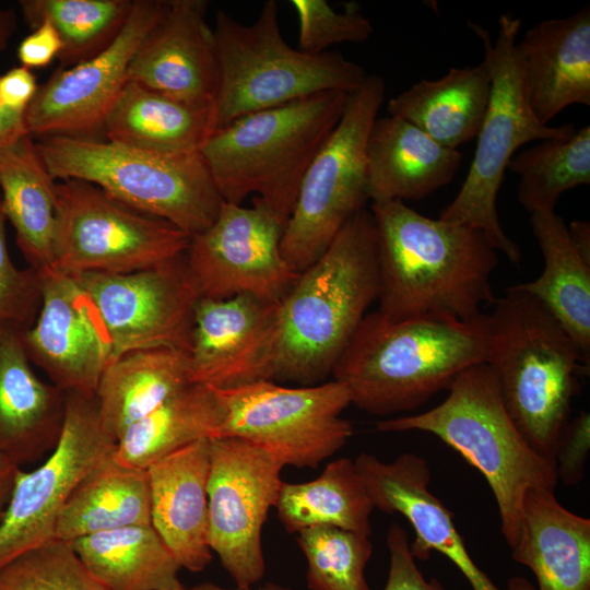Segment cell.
I'll list each match as a JSON object with an SVG mask.
<instances>
[{
  "instance_id": "6da1fadb",
  "label": "cell",
  "mask_w": 590,
  "mask_h": 590,
  "mask_svg": "<svg viewBox=\"0 0 590 590\" xmlns=\"http://www.w3.org/2000/svg\"><path fill=\"white\" fill-rule=\"evenodd\" d=\"M369 210L377 228L382 316L471 320L494 304L497 250L483 232L427 217L400 200L371 203Z\"/></svg>"
},
{
  "instance_id": "7a4b0ae2",
  "label": "cell",
  "mask_w": 590,
  "mask_h": 590,
  "mask_svg": "<svg viewBox=\"0 0 590 590\" xmlns=\"http://www.w3.org/2000/svg\"><path fill=\"white\" fill-rule=\"evenodd\" d=\"M487 315L471 320L423 316L393 321L367 314L338 362L333 380L352 404L375 415L423 405L465 368L485 363Z\"/></svg>"
},
{
  "instance_id": "3957f363",
  "label": "cell",
  "mask_w": 590,
  "mask_h": 590,
  "mask_svg": "<svg viewBox=\"0 0 590 590\" xmlns=\"http://www.w3.org/2000/svg\"><path fill=\"white\" fill-rule=\"evenodd\" d=\"M380 291L377 228L355 214L281 300L275 380L316 385L333 367Z\"/></svg>"
},
{
  "instance_id": "277c9868",
  "label": "cell",
  "mask_w": 590,
  "mask_h": 590,
  "mask_svg": "<svg viewBox=\"0 0 590 590\" xmlns=\"http://www.w3.org/2000/svg\"><path fill=\"white\" fill-rule=\"evenodd\" d=\"M506 292L487 315L485 363L518 429L536 452L554 460L578 375L589 362L540 300L515 285Z\"/></svg>"
},
{
  "instance_id": "5b68a950",
  "label": "cell",
  "mask_w": 590,
  "mask_h": 590,
  "mask_svg": "<svg viewBox=\"0 0 590 590\" xmlns=\"http://www.w3.org/2000/svg\"><path fill=\"white\" fill-rule=\"evenodd\" d=\"M376 429L426 432L459 452L492 489L502 534L510 547L528 492L554 491L558 482L554 460L536 452L510 417L486 363L462 370L440 404L420 414L378 421Z\"/></svg>"
},
{
  "instance_id": "8992f818",
  "label": "cell",
  "mask_w": 590,
  "mask_h": 590,
  "mask_svg": "<svg viewBox=\"0 0 590 590\" xmlns=\"http://www.w3.org/2000/svg\"><path fill=\"white\" fill-rule=\"evenodd\" d=\"M349 94L317 93L215 129L200 154L224 202L250 194L288 220L303 178L340 121Z\"/></svg>"
},
{
  "instance_id": "52a82bcc",
  "label": "cell",
  "mask_w": 590,
  "mask_h": 590,
  "mask_svg": "<svg viewBox=\"0 0 590 590\" xmlns=\"http://www.w3.org/2000/svg\"><path fill=\"white\" fill-rule=\"evenodd\" d=\"M213 33L217 62L214 130L317 93L351 94L367 76L362 66L339 52L309 55L290 46L282 36L274 0L266 1L249 25L220 10Z\"/></svg>"
},
{
  "instance_id": "ba28073f",
  "label": "cell",
  "mask_w": 590,
  "mask_h": 590,
  "mask_svg": "<svg viewBox=\"0 0 590 590\" xmlns=\"http://www.w3.org/2000/svg\"><path fill=\"white\" fill-rule=\"evenodd\" d=\"M36 146L55 179L90 182L190 237L214 222L223 203L200 151L161 154L73 135L43 137Z\"/></svg>"
},
{
  "instance_id": "9c48e42d",
  "label": "cell",
  "mask_w": 590,
  "mask_h": 590,
  "mask_svg": "<svg viewBox=\"0 0 590 590\" xmlns=\"http://www.w3.org/2000/svg\"><path fill=\"white\" fill-rule=\"evenodd\" d=\"M484 44L492 66V91L476 134V148L467 177L439 219L479 229L512 263L521 261L519 245L503 229L497 196L505 170L516 151L531 141L570 135L576 127L542 123L529 104L522 63L517 49L521 20L503 14L495 43L485 28L470 24Z\"/></svg>"
},
{
  "instance_id": "30bf717a",
  "label": "cell",
  "mask_w": 590,
  "mask_h": 590,
  "mask_svg": "<svg viewBox=\"0 0 590 590\" xmlns=\"http://www.w3.org/2000/svg\"><path fill=\"white\" fill-rule=\"evenodd\" d=\"M386 97L385 80L367 74L349 94L337 127L311 161L286 222L281 251L298 273L314 263L369 200L366 144Z\"/></svg>"
},
{
  "instance_id": "8fae6325",
  "label": "cell",
  "mask_w": 590,
  "mask_h": 590,
  "mask_svg": "<svg viewBox=\"0 0 590 590\" xmlns=\"http://www.w3.org/2000/svg\"><path fill=\"white\" fill-rule=\"evenodd\" d=\"M214 390L223 420L213 438L248 441L283 467L315 469L353 435L351 422L341 416L352 397L347 387L335 380L302 387L266 380Z\"/></svg>"
},
{
  "instance_id": "7c38bea8",
  "label": "cell",
  "mask_w": 590,
  "mask_h": 590,
  "mask_svg": "<svg viewBox=\"0 0 590 590\" xmlns=\"http://www.w3.org/2000/svg\"><path fill=\"white\" fill-rule=\"evenodd\" d=\"M57 238L54 269L129 273L184 255L190 236L140 213L79 179L56 182Z\"/></svg>"
},
{
  "instance_id": "4fadbf2b",
  "label": "cell",
  "mask_w": 590,
  "mask_h": 590,
  "mask_svg": "<svg viewBox=\"0 0 590 590\" xmlns=\"http://www.w3.org/2000/svg\"><path fill=\"white\" fill-rule=\"evenodd\" d=\"M286 222L258 197L251 206L223 201L214 222L190 237L185 252L200 298L248 294L281 302L299 276L281 251Z\"/></svg>"
},
{
  "instance_id": "5bb4252c",
  "label": "cell",
  "mask_w": 590,
  "mask_h": 590,
  "mask_svg": "<svg viewBox=\"0 0 590 590\" xmlns=\"http://www.w3.org/2000/svg\"><path fill=\"white\" fill-rule=\"evenodd\" d=\"M209 545L239 588L264 575L262 528L275 506L283 465L234 437L209 438Z\"/></svg>"
},
{
  "instance_id": "9a60e30c",
  "label": "cell",
  "mask_w": 590,
  "mask_h": 590,
  "mask_svg": "<svg viewBox=\"0 0 590 590\" xmlns=\"http://www.w3.org/2000/svg\"><path fill=\"white\" fill-rule=\"evenodd\" d=\"M104 429L95 397L67 393L63 426L49 458L19 470L0 522V570L54 538L58 517L81 480L116 448Z\"/></svg>"
},
{
  "instance_id": "2e32d148",
  "label": "cell",
  "mask_w": 590,
  "mask_h": 590,
  "mask_svg": "<svg viewBox=\"0 0 590 590\" xmlns=\"http://www.w3.org/2000/svg\"><path fill=\"white\" fill-rule=\"evenodd\" d=\"M71 276L96 305L111 340L113 359L156 347L189 354L200 295L185 253L140 271Z\"/></svg>"
},
{
  "instance_id": "e0dca14e",
  "label": "cell",
  "mask_w": 590,
  "mask_h": 590,
  "mask_svg": "<svg viewBox=\"0 0 590 590\" xmlns=\"http://www.w3.org/2000/svg\"><path fill=\"white\" fill-rule=\"evenodd\" d=\"M164 0H134L115 40L93 58L59 68L39 85L25 110L33 135L90 137L128 82V69L139 46L165 8Z\"/></svg>"
},
{
  "instance_id": "ac0fdd59",
  "label": "cell",
  "mask_w": 590,
  "mask_h": 590,
  "mask_svg": "<svg viewBox=\"0 0 590 590\" xmlns=\"http://www.w3.org/2000/svg\"><path fill=\"white\" fill-rule=\"evenodd\" d=\"M39 272L40 308L33 324L22 333L26 354L66 393L93 398L113 361L106 324L73 276L57 269Z\"/></svg>"
},
{
  "instance_id": "d6986e66",
  "label": "cell",
  "mask_w": 590,
  "mask_h": 590,
  "mask_svg": "<svg viewBox=\"0 0 590 590\" xmlns=\"http://www.w3.org/2000/svg\"><path fill=\"white\" fill-rule=\"evenodd\" d=\"M281 302L241 294L200 298L189 351L192 382L233 389L274 380Z\"/></svg>"
},
{
  "instance_id": "ffe728a7",
  "label": "cell",
  "mask_w": 590,
  "mask_h": 590,
  "mask_svg": "<svg viewBox=\"0 0 590 590\" xmlns=\"http://www.w3.org/2000/svg\"><path fill=\"white\" fill-rule=\"evenodd\" d=\"M354 463L374 507L387 514L398 512L412 526L414 558L425 560L432 551H436L458 567L472 590H502L474 563L455 526L452 514L430 492V470L424 458L405 452L387 462L362 452ZM507 590L536 589L527 579L514 577Z\"/></svg>"
},
{
  "instance_id": "44dd1931",
  "label": "cell",
  "mask_w": 590,
  "mask_h": 590,
  "mask_svg": "<svg viewBox=\"0 0 590 590\" xmlns=\"http://www.w3.org/2000/svg\"><path fill=\"white\" fill-rule=\"evenodd\" d=\"M204 0H168L135 51L128 82L178 102L213 107L217 62Z\"/></svg>"
},
{
  "instance_id": "7402d4cb",
  "label": "cell",
  "mask_w": 590,
  "mask_h": 590,
  "mask_svg": "<svg viewBox=\"0 0 590 590\" xmlns=\"http://www.w3.org/2000/svg\"><path fill=\"white\" fill-rule=\"evenodd\" d=\"M151 524L180 568L203 570L209 545V438L199 439L146 469Z\"/></svg>"
},
{
  "instance_id": "603a6c76",
  "label": "cell",
  "mask_w": 590,
  "mask_h": 590,
  "mask_svg": "<svg viewBox=\"0 0 590 590\" xmlns=\"http://www.w3.org/2000/svg\"><path fill=\"white\" fill-rule=\"evenodd\" d=\"M23 331L0 329V457L19 467L55 449L67 405V393L36 375Z\"/></svg>"
},
{
  "instance_id": "cb8c5ba5",
  "label": "cell",
  "mask_w": 590,
  "mask_h": 590,
  "mask_svg": "<svg viewBox=\"0 0 590 590\" xmlns=\"http://www.w3.org/2000/svg\"><path fill=\"white\" fill-rule=\"evenodd\" d=\"M532 111L547 125L566 107L590 105V5L541 21L517 42Z\"/></svg>"
},
{
  "instance_id": "d4e9b609",
  "label": "cell",
  "mask_w": 590,
  "mask_h": 590,
  "mask_svg": "<svg viewBox=\"0 0 590 590\" xmlns=\"http://www.w3.org/2000/svg\"><path fill=\"white\" fill-rule=\"evenodd\" d=\"M462 155L398 117L376 118L366 144L371 203L421 200L457 174Z\"/></svg>"
},
{
  "instance_id": "484cf974",
  "label": "cell",
  "mask_w": 590,
  "mask_h": 590,
  "mask_svg": "<svg viewBox=\"0 0 590 590\" xmlns=\"http://www.w3.org/2000/svg\"><path fill=\"white\" fill-rule=\"evenodd\" d=\"M511 550L534 574L536 590H590V520L566 509L554 491L528 492Z\"/></svg>"
},
{
  "instance_id": "4316f807",
  "label": "cell",
  "mask_w": 590,
  "mask_h": 590,
  "mask_svg": "<svg viewBox=\"0 0 590 590\" xmlns=\"http://www.w3.org/2000/svg\"><path fill=\"white\" fill-rule=\"evenodd\" d=\"M0 208L24 259L38 271L54 269L57 238L56 179L31 134L0 146Z\"/></svg>"
},
{
  "instance_id": "83f0119b",
  "label": "cell",
  "mask_w": 590,
  "mask_h": 590,
  "mask_svg": "<svg viewBox=\"0 0 590 590\" xmlns=\"http://www.w3.org/2000/svg\"><path fill=\"white\" fill-rule=\"evenodd\" d=\"M492 91L488 56L476 66L451 68L438 80H421L389 99V116L414 125L441 145L458 146L476 138Z\"/></svg>"
},
{
  "instance_id": "f1b7e54d",
  "label": "cell",
  "mask_w": 590,
  "mask_h": 590,
  "mask_svg": "<svg viewBox=\"0 0 590 590\" xmlns=\"http://www.w3.org/2000/svg\"><path fill=\"white\" fill-rule=\"evenodd\" d=\"M191 384L184 351L156 347L122 354L105 368L95 391L101 423L118 441L130 425Z\"/></svg>"
},
{
  "instance_id": "f546056e",
  "label": "cell",
  "mask_w": 590,
  "mask_h": 590,
  "mask_svg": "<svg viewBox=\"0 0 590 590\" xmlns=\"http://www.w3.org/2000/svg\"><path fill=\"white\" fill-rule=\"evenodd\" d=\"M101 130L107 141L143 151L194 153L214 130L213 107L188 105L127 82Z\"/></svg>"
},
{
  "instance_id": "4dcf8cb0",
  "label": "cell",
  "mask_w": 590,
  "mask_h": 590,
  "mask_svg": "<svg viewBox=\"0 0 590 590\" xmlns=\"http://www.w3.org/2000/svg\"><path fill=\"white\" fill-rule=\"evenodd\" d=\"M530 222L544 269L534 281L515 286L548 309L589 362L590 262L577 251L565 221L554 210L532 213Z\"/></svg>"
},
{
  "instance_id": "1f68e13d",
  "label": "cell",
  "mask_w": 590,
  "mask_h": 590,
  "mask_svg": "<svg viewBox=\"0 0 590 590\" xmlns=\"http://www.w3.org/2000/svg\"><path fill=\"white\" fill-rule=\"evenodd\" d=\"M113 452L73 489L58 517L55 539L71 543L97 532L151 524L146 470L117 462Z\"/></svg>"
},
{
  "instance_id": "d6a6232c",
  "label": "cell",
  "mask_w": 590,
  "mask_h": 590,
  "mask_svg": "<svg viewBox=\"0 0 590 590\" xmlns=\"http://www.w3.org/2000/svg\"><path fill=\"white\" fill-rule=\"evenodd\" d=\"M71 545L109 590H177L181 586L180 566L152 524L97 532Z\"/></svg>"
},
{
  "instance_id": "836d02e7",
  "label": "cell",
  "mask_w": 590,
  "mask_h": 590,
  "mask_svg": "<svg viewBox=\"0 0 590 590\" xmlns=\"http://www.w3.org/2000/svg\"><path fill=\"white\" fill-rule=\"evenodd\" d=\"M222 420L215 390L193 382L130 425L113 457L123 465L146 470L199 439L213 438Z\"/></svg>"
},
{
  "instance_id": "e575fe53",
  "label": "cell",
  "mask_w": 590,
  "mask_h": 590,
  "mask_svg": "<svg viewBox=\"0 0 590 590\" xmlns=\"http://www.w3.org/2000/svg\"><path fill=\"white\" fill-rule=\"evenodd\" d=\"M276 516L288 533L311 527H335L371 534L374 504L354 460L339 458L308 482H283L275 503Z\"/></svg>"
},
{
  "instance_id": "d590c367",
  "label": "cell",
  "mask_w": 590,
  "mask_h": 590,
  "mask_svg": "<svg viewBox=\"0 0 590 590\" xmlns=\"http://www.w3.org/2000/svg\"><path fill=\"white\" fill-rule=\"evenodd\" d=\"M134 0H22L21 12L33 31L49 21L59 33L60 68L95 57L118 36Z\"/></svg>"
},
{
  "instance_id": "8d00e7d4",
  "label": "cell",
  "mask_w": 590,
  "mask_h": 590,
  "mask_svg": "<svg viewBox=\"0 0 590 590\" xmlns=\"http://www.w3.org/2000/svg\"><path fill=\"white\" fill-rule=\"evenodd\" d=\"M507 169L520 177L517 197L527 211H553L565 191L590 184V127L522 150Z\"/></svg>"
},
{
  "instance_id": "74e56055",
  "label": "cell",
  "mask_w": 590,
  "mask_h": 590,
  "mask_svg": "<svg viewBox=\"0 0 590 590\" xmlns=\"http://www.w3.org/2000/svg\"><path fill=\"white\" fill-rule=\"evenodd\" d=\"M297 543L307 559L310 590H371L365 578L369 536L318 526L299 531Z\"/></svg>"
},
{
  "instance_id": "f35d334b",
  "label": "cell",
  "mask_w": 590,
  "mask_h": 590,
  "mask_svg": "<svg viewBox=\"0 0 590 590\" xmlns=\"http://www.w3.org/2000/svg\"><path fill=\"white\" fill-rule=\"evenodd\" d=\"M0 590H109L83 565L71 543L50 539L0 570Z\"/></svg>"
},
{
  "instance_id": "ab89813d",
  "label": "cell",
  "mask_w": 590,
  "mask_h": 590,
  "mask_svg": "<svg viewBox=\"0 0 590 590\" xmlns=\"http://www.w3.org/2000/svg\"><path fill=\"white\" fill-rule=\"evenodd\" d=\"M299 24L298 49L320 55L341 43H364L374 33L370 21L357 3H347L342 12L326 0H292Z\"/></svg>"
},
{
  "instance_id": "60d3db41",
  "label": "cell",
  "mask_w": 590,
  "mask_h": 590,
  "mask_svg": "<svg viewBox=\"0 0 590 590\" xmlns=\"http://www.w3.org/2000/svg\"><path fill=\"white\" fill-rule=\"evenodd\" d=\"M7 220L0 208V329L26 330L42 304V275L32 267L20 268L10 257Z\"/></svg>"
},
{
  "instance_id": "b9f144b4",
  "label": "cell",
  "mask_w": 590,
  "mask_h": 590,
  "mask_svg": "<svg viewBox=\"0 0 590 590\" xmlns=\"http://www.w3.org/2000/svg\"><path fill=\"white\" fill-rule=\"evenodd\" d=\"M387 546L390 564L384 590H445L436 578H424L411 552L409 534L399 523L389 527Z\"/></svg>"
},
{
  "instance_id": "7bdbcfd3",
  "label": "cell",
  "mask_w": 590,
  "mask_h": 590,
  "mask_svg": "<svg viewBox=\"0 0 590 590\" xmlns=\"http://www.w3.org/2000/svg\"><path fill=\"white\" fill-rule=\"evenodd\" d=\"M590 449V415L581 411L566 425L554 453L557 480L565 485L579 483Z\"/></svg>"
},
{
  "instance_id": "ee69618b",
  "label": "cell",
  "mask_w": 590,
  "mask_h": 590,
  "mask_svg": "<svg viewBox=\"0 0 590 590\" xmlns=\"http://www.w3.org/2000/svg\"><path fill=\"white\" fill-rule=\"evenodd\" d=\"M62 48L59 33L49 21H43L17 48V58L27 69L43 68L58 58Z\"/></svg>"
},
{
  "instance_id": "f6af8a7d",
  "label": "cell",
  "mask_w": 590,
  "mask_h": 590,
  "mask_svg": "<svg viewBox=\"0 0 590 590\" xmlns=\"http://www.w3.org/2000/svg\"><path fill=\"white\" fill-rule=\"evenodd\" d=\"M38 85L33 72L25 67H15L0 75V105L25 113L36 95Z\"/></svg>"
},
{
  "instance_id": "bcb514c9",
  "label": "cell",
  "mask_w": 590,
  "mask_h": 590,
  "mask_svg": "<svg viewBox=\"0 0 590 590\" xmlns=\"http://www.w3.org/2000/svg\"><path fill=\"white\" fill-rule=\"evenodd\" d=\"M27 133L25 113L11 110L0 105V146Z\"/></svg>"
},
{
  "instance_id": "7dc6e473",
  "label": "cell",
  "mask_w": 590,
  "mask_h": 590,
  "mask_svg": "<svg viewBox=\"0 0 590 590\" xmlns=\"http://www.w3.org/2000/svg\"><path fill=\"white\" fill-rule=\"evenodd\" d=\"M20 467L0 457V522L3 518Z\"/></svg>"
},
{
  "instance_id": "c3c4849f",
  "label": "cell",
  "mask_w": 590,
  "mask_h": 590,
  "mask_svg": "<svg viewBox=\"0 0 590 590\" xmlns=\"http://www.w3.org/2000/svg\"><path fill=\"white\" fill-rule=\"evenodd\" d=\"M570 239L581 255V257L590 262V224L587 221H573L567 226Z\"/></svg>"
},
{
  "instance_id": "681fc988",
  "label": "cell",
  "mask_w": 590,
  "mask_h": 590,
  "mask_svg": "<svg viewBox=\"0 0 590 590\" xmlns=\"http://www.w3.org/2000/svg\"><path fill=\"white\" fill-rule=\"evenodd\" d=\"M16 30V16L13 10L0 7V54L7 49Z\"/></svg>"
},
{
  "instance_id": "f907efd6",
  "label": "cell",
  "mask_w": 590,
  "mask_h": 590,
  "mask_svg": "<svg viewBox=\"0 0 590 590\" xmlns=\"http://www.w3.org/2000/svg\"><path fill=\"white\" fill-rule=\"evenodd\" d=\"M177 590H231V589H224V588L219 587V586H216L214 583L204 582V583L196 585V586L190 587V588H187V587L181 585ZM233 590H292V589H290L287 587H284V586H281V585H278V583H274V582H268L264 586H262L260 588H257V589H251L250 587H248V588H239V587H237L236 589H233Z\"/></svg>"
}]
</instances>
